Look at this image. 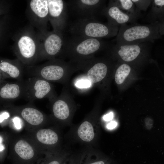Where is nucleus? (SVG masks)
<instances>
[{"mask_svg":"<svg viewBox=\"0 0 164 164\" xmlns=\"http://www.w3.org/2000/svg\"><path fill=\"white\" fill-rule=\"evenodd\" d=\"M9 117V114L7 112H4L0 115V122H2L5 119Z\"/></svg>","mask_w":164,"mask_h":164,"instance_id":"a878e982","label":"nucleus"},{"mask_svg":"<svg viewBox=\"0 0 164 164\" xmlns=\"http://www.w3.org/2000/svg\"><path fill=\"white\" fill-rule=\"evenodd\" d=\"M21 117L26 122L33 126L41 124L45 120L44 114L39 110L29 105L17 108Z\"/></svg>","mask_w":164,"mask_h":164,"instance_id":"f3484780","label":"nucleus"},{"mask_svg":"<svg viewBox=\"0 0 164 164\" xmlns=\"http://www.w3.org/2000/svg\"><path fill=\"white\" fill-rule=\"evenodd\" d=\"M117 125V123L115 121H112L108 124L107 128L110 129H112L114 128Z\"/></svg>","mask_w":164,"mask_h":164,"instance_id":"cd10ccee","label":"nucleus"},{"mask_svg":"<svg viewBox=\"0 0 164 164\" xmlns=\"http://www.w3.org/2000/svg\"><path fill=\"white\" fill-rule=\"evenodd\" d=\"M25 66L18 59L9 61H1L0 70L9 77L17 81L23 80Z\"/></svg>","mask_w":164,"mask_h":164,"instance_id":"dca6fc26","label":"nucleus"},{"mask_svg":"<svg viewBox=\"0 0 164 164\" xmlns=\"http://www.w3.org/2000/svg\"><path fill=\"white\" fill-rule=\"evenodd\" d=\"M112 45L102 39H95L72 35L64 39L60 55L68 58L71 63L77 64L93 58L98 51L109 49Z\"/></svg>","mask_w":164,"mask_h":164,"instance_id":"f257e3e1","label":"nucleus"},{"mask_svg":"<svg viewBox=\"0 0 164 164\" xmlns=\"http://www.w3.org/2000/svg\"><path fill=\"white\" fill-rule=\"evenodd\" d=\"M77 67L86 69L87 78L91 83L101 81L106 76L108 70L106 62L94 60L93 58L77 64Z\"/></svg>","mask_w":164,"mask_h":164,"instance_id":"ddd939ff","label":"nucleus"},{"mask_svg":"<svg viewBox=\"0 0 164 164\" xmlns=\"http://www.w3.org/2000/svg\"><path fill=\"white\" fill-rule=\"evenodd\" d=\"M139 11H146L151 5L152 0H132Z\"/></svg>","mask_w":164,"mask_h":164,"instance_id":"b1692460","label":"nucleus"},{"mask_svg":"<svg viewBox=\"0 0 164 164\" xmlns=\"http://www.w3.org/2000/svg\"><path fill=\"white\" fill-rule=\"evenodd\" d=\"M111 1L124 12L138 19L141 17V11L137 9L132 0H114Z\"/></svg>","mask_w":164,"mask_h":164,"instance_id":"412c9836","label":"nucleus"},{"mask_svg":"<svg viewBox=\"0 0 164 164\" xmlns=\"http://www.w3.org/2000/svg\"><path fill=\"white\" fill-rule=\"evenodd\" d=\"M16 157L15 164H34L36 159V152L32 146L26 141H18L14 146Z\"/></svg>","mask_w":164,"mask_h":164,"instance_id":"4468645a","label":"nucleus"},{"mask_svg":"<svg viewBox=\"0 0 164 164\" xmlns=\"http://www.w3.org/2000/svg\"><path fill=\"white\" fill-rule=\"evenodd\" d=\"M131 70V67L126 63L120 65L117 68L115 75V80L116 83L118 84L123 83L129 74Z\"/></svg>","mask_w":164,"mask_h":164,"instance_id":"5701e85b","label":"nucleus"},{"mask_svg":"<svg viewBox=\"0 0 164 164\" xmlns=\"http://www.w3.org/2000/svg\"><path fill=\"white\" fill-rule=\"evenodd\" d=\"M106 0H69L68 4L78 17L77 19H95L102 15L103 10L106 7Z\"/></svg>","mask_w":164,"mask_h":164,"instance_id":"6e6552de","label":"nucleus"},{"mask_svg":"<svg viewBox=\"0 0 164 164\" xmlns=\"http://www.w3.org/2000/svg\"><path fill=\"white\" fill-rule=\"evenodd\" d=\"M0 73H1V71L0 70Z\"/></svg>","mask_w":164,"mask_h":164,"instance_id":"473e14b6","label":"nucleus"},{"mask_svg":"<svg viewBox=\"0 0 164 164\" xmlns=\"http://www.w3.org/2000/svg\"><path fill=\"white\" fill-rule=\"evenodd\" d=\"M26 82L24 97L29 102L46 97L51 99L53 88L50 82L36 77H31Z\"/></svg>","mask_w":164,"mask_h":164,"instance_id":"9d476101","label":"nucleus"},{"mask_svg":"<svg viewBox=\"0 0 164 164\" xmlns=\"http://www.w3.org/2000/svg\"><path fill=\"white\" fill-rule=\"evenodd\" d=\"M13 38V50L17 59L26 66L34 65L38 61V33L30 25L18 31Z\"/></svg>","mask_w":164,"mask_h":164,"instance_id":"7ed1b4c3","label":"nucleus"},{"mask_svg":"<svg viewBox=\"0 0 164 164\" xmlns=\"http://www.w3.org/2000/svg\"><path fill=\"white\" fill-rule=\"evenodd\" d=\"M3 141L2 137L0 135V144H1Z\"/></svg>","mask_w":164,"mask_h":164,"instance_id":"2f4dec72","label":"nucleus"},{"mask_svg":"<svg viewBox=\"0 0 164 164\" xmlns=\"http://www.w3.org/2000/svg\"><path fill=\"white\" fill-rule=\"evenodd\" d=\"M37 140L46 145H53L57 143L58 136L57 133L50 129H42L38 130L36 134Z\"/></svg>","mask_w":164,"mask_h":164,"instance_id":"aec40b11","label":"nucleus"},{"mask_svg":"<svg viewBox=\"0 0 164 164\" xmlns=\"http://www.w3.org/2000/svg\"><path fill=\"white\" fill-rule=\"evenodd\" d=\"M45 164H60V162L58 159H53L49 161Z\"/></svg>","mask_w":164,"mask_h":164,"instance_id":"c85d7f7f","label":"nucleus"},{"mask_svg":"<svg viewBox=\"0 0 164 164\" xmlns=\"http://www.w3.org/2000/svg\"><path fill=\"white\" fill-rule=\"evenodd\" d=\"M102 15L106 17L108 23L119 27L128 23H136L138 19V18L123 11L114 4L111 0L109 1L108 6L103 10Z\"/></svg>","mask_w":164,"mask_h":164,"instance_id":"f8f14e48","label":"nucleus"},{"mask_svg":"<svg viewBox=\"0 0 164 164\" xmlns=\"http://www.w3.org/2000/svg\"><path fill=\"white\" fill-rule=\"evenodd\" d=\"M77 134L79 138L83 141L86 142L91 141L94 137L93 125L88 121H83L78 127Z\"/></svg>","mask_w":164,"mask_h":164,"instance_id":"4be33fe9","label":"nucleus"},{"mask_svg":"<svg viewBox=\"0 0 164 164\" xmlns=\"http://www.w3.org/2000/svg\"><path fill=\"white\" fill-rule=\"evenodd\" d=\"M52 111L54 116L60 120L68 118L70 114V108L68 103L61 97L54 98Z\"/></svg>","mask_w":164,"mask_h":164,"instance_id":"6ab92c4d","label":"nucleus"},{"mask_svg":"<svg viewBox=\"0 0 164 164\" xmlns=\"http://www.w3.org/2000/svg\"><path fill=\"white\" fill-rule=\"evenodd\" d=\"M152 42H146L133 44L111 45L109 48L114 55L126 62H132L140 56L147 54L152 48Z\"/></svg>","mask_w":164,"mask_h":164,"instance_id":"1a4fd4ad","label":"nucleus"},{"mask_svg":"<svg viewBox=\"0 0 164 164\" xmlns=\"http://www.w3.org/2000/svg\"><path fill=\"white\" fill-rule=\"evenodd\" d=\"M48 19L53 31L63 33L67 20V4L63 0H47Z\"/></svg>","mask_w":164,"mask_h":164,"instance_id":"9b49d317","label":"nucleus"},{"mask_svg":"<svg viewBox=\"0 0 164 164\" xmlns=\"http://www.w3.org/2000/svg\"><path fill=\"white\" fill-rule=\"evenodd\" d=\"M119 28L95 19H77L71 25L69 31L72 35L102 39L117 35Z\"/></svg>","mask_w":164,"mask_h":164,"instance_id":"20e7f679","label":"nucleus"},{"mask_svg":"<svg viewBox=\"0 0 164 164\" xmlns=\"http://www.w3.org/2000/svg\"><path fill=\"white\" fill-rule=\"evenodd\" d=\"M88 164H105V162L102 160L97 161Z\"/></svg>","mask_w":164,"mask_h":164,"instance_id":"c756f323","label":"nucleus"},{"mask_svg":"<svg viewBox=\"0 0 164 164\" xmlns=\"http://www.w3.org/2000/svg\"><path fill=\"white\" fill-rule=\"evenodd\" d=\"M113 116V113L111 112L105 115L104 117V119L105 121L110 120L112 119Z\"/></svg>","mask_w":164,"mask_h":164,"instance_id":"bb28decb","label":"nucleus"},{"mask_svg":"<svg viewBox=\"0 0 164 164\" xmlns=\"http://www.w3.org/2000/svg\"><path fill=\"white\" fill-rule=\"evenodd\" d=\"M151 8L146 16L149 23H164V0H152Z\"/></svg>","mask_w":164,"mask_h":164,"instance_id":"a211bd4d","label":"nucleus"},{"mask_svg":"<svg viewBox=\"0 0 164 164\" xmlns=\"http://www.w3.org/2000/svg\"><path fill=\"white\" fill-rule=\"evenodd\" d=\"M74 68L71 63L55 58L40 65L25 66V72L30 77H39L49 82H58Z\"/></svg>","mask_w":164,"mask_h":164,"instance_id":"39448f33","label":"nucleus"},{"mask_svg":"<svg viewBox=\"0 0 164 164\" xmlns=\"http://www.w3.org/2000/svg\"><path fill=\"white\" fill-rule=\"evenodd\" d=\"M26 86V80H24L7 83L0 88V97L13 101L24 97Z\"/></svg>","mask_w":164,"mask_h":164,"instance_id":"2eb2a0df","label":"nucleus"},{"mask_svg":"<svg viewBox=\"0 0 164 164\" xmlns=\"http://www.w3.org/2000/svg\"><path fill=\"white\" fill-rule=\"evenodd\" d=\"M39 49L38 61L50 60L60 55L63 45V33L53 31L44 34L39 32Z\"/></svg>","mask_w":164,"mask_h":164,"instance_id":"423d86ee","label":"nucleus"},{"mask_svg":"<svg viewBox=\"0 0 164 164\" xmlns=\"http://www.w3.org/2000/svg\"><path fill=\"white\" fill-rule=\"evenodd\" d=\"M26 13L31 25L42 34L47 33L49 21L47 0L28 1Z\"/></svg>","mask_w":164,"mask_h":164,"instance_id":"0eeeda50","label":"nucleus"},{"mask_svg":"<svg viewBox=\"0 0 164 164\" xmlns=\"http://www.w3.org/2000/svg\"><path fill=\"white\" fill-rule=\"evenodd\" d=\"M91 84V81L87 78L78 80L75 84V85L79 88H86L90 87Z\"/></svg>","mask_w":164,"mask_h":164,"instance_id":"393cba45","label":"nucleus"},{"mask_svg":"<svg viewBox=\"0 0 164 164\" xmlns=\"http://www.w3.org/2000/svg\"><path fill=\"white\" fill-rule=\"evenodd\" d=\"M164 23L141 25L136 23L120 26L116 40L119 44H133L153 42L164 35Z\"/></svg>","mask_w":164,"mask_h":164,"instance_id":"f03ea898","label":"nucleus"},{"mask_svg":"<svg viewBox=\"0 0 164 164\" xmlns=\"http://www.w3.org/2000/svg\"><path fill=\"white\" fill-rule=\"evenodd\" d=\"M4 146L2 144H0V152L4 150Z\"/></svg>","mask_w":164,"mask_h":164,"instance_id":"7c9ffc66","label":"nucleus"}]
</instances>
